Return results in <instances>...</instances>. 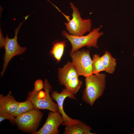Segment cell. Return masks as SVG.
I'll return each mask as SVG.
<instances>
[{
    "mask_svg": "<svg viewBox=\"0 0 134 134\" xmlns=\"http://www.w3.org/2000/svg\"><path fill=\"white\" fill-rule=\"evenodd\" d=\"M106 75L100 73L85 77V88L83 93V100L92 106L103 94L105 88Z\"/></svg>",
    "mask_w": 134,
    "mask_h": 134,
    "instance_id": "1",
    "label": "cell"
},
{
    "mask_svg": "<svg viewBox=\"0 0 134 134\" xmlns=\"http://www.w3.org/2000/svg\"><path fill=\"white\" fill-rule=\"evenodd\" d=\"M43 89L44 92L41 90L37 92L34 89L29 92L26 100L31 101L35 109H46L52 112H58V104L53 101L50 95L51 86L46 79L44 80Z\"/></svg>",
    "mask_w": 134,
    "mask_h": 134,
    "instance_id": "2",
    "label": "cell"
},
{
    "mask_svg": "<svg viewBox=\"0 0 134 134\" xmlns=\"http://www.w3.org/2000/svg\"><path fill=\"white\" fill-rule=\"evenodd\" d=\"M102 27L101 25L99 27L94 28L87 35L80 36L74 35L69 34L66 31H63L61 32L62 36L68 39L72 46L70 53L75 52L85 46L98 48V40L104 34L103 32H100Z\"/></svg>",
    "mask_w": 134,
    "mask_h": 134,
    "instance_id": "3",
    "label": "cell"
},
{
    "mask_svg": "<svg viewBox=\"0 0 134 134\" xmlns=\"http://www.w3.org/2000/svg\"><path fill=\"white\" fill-rule=\"evenodd\" d=\"M58 79L61 85L64 86L74 95L76 94L82 83L77 71L71 62L68 61L63 67L58 69Z\"/></svg>",
    "mask_w": 134,
    "mask_h": 134,
    "instance_id": "4",
    "label": "cell"
},
{
    "mask_svg": "<svg viewBox=\"0 0 134 134\" xmlns=\"http://www.w3.org/2000/svg\"><path fill=\"white\" fill-rule=\"evenodd\" d=\"M43 113L34 109L15 117V123L19 129L25 133L34 134L37 131Z\"/></svg>",
    "mask_w": 134,
    "mask_h": 134,
    "instance_id": "5",
    "label": "cell"
},
{
    "mask_svg": "<svg viewBox=\"0 0 134 134\" xmlns=\"http://www.w3.org/2000/svg\"><path fill=\"white\" fill-rule=\"evenodd\" d=\"M73 12L72 18L67 22L64 23L68 33L76 36L83 35L86 32H90L92 27L91 19H83L81 17L78 8L71 2L70 3Z\"/></svg>",
    "mask_w": 134,
    "mask_h": 134,
    "instance_id": "6",
    "label": "cell"
},
{
    "mask_svg": "<svg viewBox=\"0 0 134 134\" xmlns=\"http://www.w3.org/2000/svg\"><path fill=\"white\" fill-rule=\"evenodd\" d=\"M28 18L25 17V19L19 26L15 29V36L12 38H10L7 35L5 38L4 47L5 53L3 59V62L2 69L0 75L2 77L4 73L7 65L12 58L16 55H19L24 52L27 50L26 47H21L18 44L17 37L18 33L21 26L23 22Z\"/></svg>",
    "mask_w": 134,
    "mask_h": 134,
    "instance_id": "7",
    "label": "cell"
},
{
    "mask_svg": "<svg viewBox=\"0 0 134 134\" xmlns=\"http://www.w3.org/2000/svg\"><path fill=\"white\" fill-rule=\"evenodd\" d=\"M72 64L79 76L85 77L93 74L92 59L88 50H78L70 53Z\"/></svg>",
    "mask_w": 134,
    "mask_h": 134,
    "instance_id": "8",
    "label": "cell"
},
{
    "mask_svg": "<svg viewBox=\"0 0 134 134\" xmlns=\"http://www.w3.org/2000/svg\"><path fill=\"white\" fill-rule=\"evenodd\" d=\"M51 96L52 100L55 101L58 106L59 111L61 114L64 121L62 125L67 126L79 123L80 121L76 119H72L68 116L65 112L63 109V104L66 98L68 97L70 99L76 100L73 94L70 91L65 88L59 93L56 91L51 92Z\"/></svg>",
    "mask_w": 134,
    "mask_h": 134,
    "instance_id": "9",
    "label": "cell"
},
{
    "mask_svg": "<svg viewBox=\"0 0 134 134\" xmlns=\"http://www.w3.org/2000/svg\"><path fill=\"white\" fill-rule=\"evenodd\" d=\"M64 121L59 112L50 111L43 126L34 134H58L60 132L58 127Z\"/></svg>",
    "mask_w": 134,
    "mask_h": 134,
    "instance_id": "10",
    "label": "cell"
},
{
    "mask_svg": "<svg viewBox=\"0 0 134 134\" xmlns=\"http://www.w3.org/2000/svg\"><path fill=\"white\" fill-rule=\"evenodd\" d=\"M19 102L10 93L5 96L0 95V110L4 112L11 114L15 112L18 108Z\"/></svg>",
    "mask_w": 134,
    "mask_h": 134,
    "instance_id": "11",
    "label": "cell"
},
{
    "mask_svg": "<svg viewBox=\"0 0 134 134\" xmlns=\"http://www.w3.org/2000/svg\"><path fill=\"white\" fill-rule=\"evenodd\" d=\"M101 57L105 71L109 74L113 73L116 66V59L113 57L110 53L107 51H105Z\"/></svg>",
    "mask_w": 134,
    "mask_h": 134,
    "instance_id": "12",
    "label": "cell"
},
{
    "mask_svg": "<svg viewBox=\"0 0 134 134\" xmlns=\"http://www.w3.org/2000/svg\"><path fill=\"white\" fill-rule=\"evenodd\" d=\"M67 41L64 40L54 42L50 53L58 63L61 61L63 55Z\"/></svg>",
    "mask_w": 134,
    "mask_h": 134,
    "instance_id": "13",
    "label": "cell"
},
{
    "mask_svg": "<svg viewBox=\"0 0 134 134\" xmlns=\"http://www.w3.org/2000/svg\"><path fill=\"white\" fill-rule=\"evenodd\" d=\"M34 109V106L31 101L26 100L25 101L19 102L17 110L15 112L10 115L16 117Z\"/></svg>",
    "mask_w": 134,
    "mask_h": 134,
    "instance_id": "14",
    "label": "cell"
},
{
    "mask_svg": "<svg viewBox=\"0 0 134 134\" xmlns=\"http://www.w3.org/2000/svg\"><path fill=\"white\" fill-rule=\"evenodd\" d=\"M92 74L98 73L103 71H105L101 57L98 54L93 56L92 59Z\"/></svg>",
    "mask_w": 134,
    "mask_h": 134,
    "instance_id": "15",
    "label": "cell"
},
{
    "mask_svg": "<svg viewBox=\"0 0 134 134\" xmlns=\"http://www.w3.org/2000/svg\"><path fill=\"white\" fill-rule=\"evenodd\" d=\"M64 134H84L83 130L78 123L66 126Z\"/></svg>",
    "mask_w": 134,
    "mask_h": 134,
    "instance_id": "16",
    "label": "cell"
},
{
    "mask_svg": "<svg viewBox=\"0 0 134 134\" xmlns=\"http://www.w3.org/2000/svg\"><path fill=\"white\" fill-rule=\"evenodd\" d=\"M8 113L4 112L0 110V122H1L5 119L10 121L11 123L13 124H15V117Z\"/></svg>",
    "mask_w": 134,
    "mask_h": 134,
    "instance_id": "17",
    "label": "cell"
},
{
    "mask_svg": "<svg viewBox=\"0 0 134 134\" xmlns=\"http://www.w3.org/2000/svg\"><path fill=\"white\" fill-rule=\"evenodd\" d=\"M34 89L36 91L39 92L44 87V84L43 81L40 79H38L36 80L34 83Z\"/></svg>",
    "mask_w": 134,
    "mask_h": 134,
    "instance_id": "18",
    "label": "cell"
},
{
    "mask_svg": "<svg viewBox=\"0 0 134 134\" xmlns=\"http://www.w3.org/2000/svg\"><path fill=\"white\" fill-rule=\"evenodd\" d=\"M78 124L79 126L84 131V134H94L90 132V131L92 130L91 129L86 125L85 123L80 121V122L78 123Z\"/></svg>",
    "mask_w": 134,
    "mask_h": 134,
    "instance_id": "19",
    "label": "cell"
},
{
    "mask_svg": "<svg viewBox=\"0 0 134 134\" xmlns=\"http://www.w3.org/2000/svg\"><path fill=\"white\" fill-rule=\"evenodd\" d=\"M133 56H134V53H133Z\"/></svg>",
    "mask_w": 134,
    "mask_h": 134,
    "instance_id": "20",
    "label": "cell"
}]
</instances>
